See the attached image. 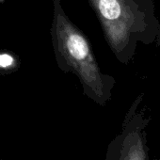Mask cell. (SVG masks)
I'll return each instance as SVG.
<instances>
[{
    "mask_svg": "<svg viewBox=\"0 0 160 160\" xmlns=\"http://www.w3.org/2000/svg\"><path fill=\"white\" fill-rule=\"evenodd\" d=\"M52 40L59 70L76 75L83 93L95 104L106 107L112 99L116 79L102 72L90 41L66 16L59 0H55Z\"/></svg>",
    "mask_w": 160,
    "mask_h": 160,
    "instance_id": "1",
    "label": "cell"
},
{
    "mask_svg": "<svg viewBox=\"0 0 160 160\" xmlns=\"http://www.w3.org/2000/svg\"><path fill=\"white\" fill-rule=\"evenodd\" d=\"M105 39L122 64H129L138 43L149 45L160 33L152 0H89Z\"/></svg>",
    "mask_w": 160,
    "mask_h": 160,
    "instance_id": "2",
    "label": "cell"
},
{
    "mask_svg": "<svg viewBox=\"0 0 160 160\" xmlns=\"http://www.w3.org/2000/svg\"><path fill=\"white\" fill-rule=\"evenodd\" d=\"M140 93L134 100L123 119L122 129L107 148L104 160H150L147 127L151 114Z\"/></svg>",
    "mask_w": 160,
    "mask_h": 160,
    "instance_id": "3",
    "label": "cell"
},
{
    "mask_svg": "<svg viewBox=\"0 0 160 160\" xmlns=\"http://www.w3.org/2000/svg\"><path fill=\"white\" fill-rule=\"evenodd\" d=\"M18 62L14 57L8 53H0V72L7 73V72H12L17 70Z\"/></svg>",
    "mask_w": 160,
    "mask_h": 160,
    "instance_id": "4",
    "label": "cell"
},
{
    "mask_svg": "<svg viewBox=\"0 0 160 160\" xmlns=\"http://www.w3.org/2000/svg\"><path fill=\"white\" fill-rule=\"evenodd\" d=\"M156 42H157V45H158L159 48H160V33H159V35H158V37H157V39H156Z\"/></svg>",
    "mask_w": 160,
    "mask_h": 160,
    "instance_id": "5",
    "label": "cell"
},
{
    "mask_svg": "<svg viewBox=\"0 0 160 160\" xmlns=\"http://www.w3.org/2000/svg\"><path fill=\"white\" fill-rule=\"evenodd\" d=\"M159 160H160V159H159Z\"/></svg>",
    "mask_w": 160,
    "mask_h": 160,
    "instance_id": "6",
    "label": "cell"
}]
</instances>
